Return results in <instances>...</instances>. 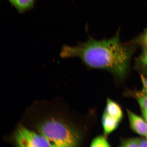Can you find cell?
<instances>
[{
	"label": "cell",
	"instance_id": "11",
	"mask_svg": "<svg viewBox=\"0 0 147 147\" xmlns=\"http://www.w3.org/2000/svg\"><path fill=\"white\" fill-rule=\"evenodd\" d=\"M140 61L143 65L147 66V47L141 56Z\"/></svg>",
	"mask_w": 147,
	"mask_h": 147
},
{
	"label": "cell",
	"instance_id": "9",
	"mask_svg": "<svg viewBox=\"0 0 147 147\" xmlns=\"http://www.w3.org/2000/svg\"><path fill=\"white\" fill-rule=\"evenodd\" d=\"M110 144L105 137L103 136H98L92 141L90 146L106 147H110Z\"/></svg>",
	"mask_w": 147,
	"mask_h": 147
},
{
	"label": "cell",
	"instance_id": "5",
	"mask_svg": "<svg viewBox=\"0 0 147 147\" xmlns=\"http://www.w3.org/2000/svg\"><path fill=\"white\" fill-rule=\"evenodd\" d=\"M120 122L118 119L104 111L102 117V122L104 134L107 135L113 133L118 127Z\"/></svg>",
	"mask_w": 147,
	"mask_h": 147
},
{
	"label": "cell",
	"instance_id": "12",
	"mask_svg": "<svg viewBox=\"0 0 147 147\" xmlns=\"http://www.w3.org/2000/svg\"><path fill=\"white\" fill-rule=\"evenodd\" d=\"M141 79L143 84V88L142 91L147 93V77L141 76Z\"/></svg>",
	"mask_w": 147,
	"mask_h": 147
},
{
	"label": "cell",
	"instance_id": "10",
	"mask_svg": "<svg viewBox=\"0 0 147 147\" xmlns=\"http://www.w3.org/2000/svg\"><path fill=\"white\" fill-rule=\"evenodd\" d=\"M139 138H131L122 139L121 141L119 146L120 147H139Z\"/></svg>",
	"mask_w": 147,
	"mask_h": 147
},
{
	"label": "cell",
	"instance_id": "1",
	"mask_svg": "<svg viewBox=\"0 0 147 147\" xmlns=\"http://www.w3.org/2000/svg\"><path fill=\"white\" fill-rule=\"evenodd\" d=\"M132 51L121 43L118 35L108 40L90 38L74 47L64 45L60 56L63 58L78 57L92 68L107 70L119 78L125 76Z\"/></svg>",
	"mask_w": 147,
	"mask_h": 147
},
{
	"label": "cell",
	"instance_id": "6",
	"mask_svg": "<svg viewBox=\"0 0 147 147\" xmlns=\"http://www.w3.org/2000/svg\"><path fill=\"white\" fill-rule=\"evenodd\" d=\"M104 111L119 121L122 120L123 115L122 108L118 104L110 98H107V100Z\"/></svg>",
	"mask_w": 147,
	"mask_h": 147
},
{
	"label": "cell",
	"instance_id": "2",
	"mask_svg": "<svg viewBox=\"0 0 147 147\" xmlns=\"http://www.w3.org/2000/svg\"><path fill=\"white\" fill-rule=\"evenodd\" d=\"M38 129L53 146L76 147L80 142V137L78 132L58 119H47L39 125Z\"/></svg>",
	"mask_w": 147,
	"mask_h": 147
},
{
	"label": "cell",
	"instance_id": "14",
	"mask_svg": "<svg viewBox=\"0 0 147 147\" xmlns=\"http://www.w3.org/2000/svg\"><path fill=\"white\" fill-rule=\"evenodd\" d=\"M142 110L143 117L147 123V110L142 109Z\"/></svg>",
	"mask_w": 147,
	"mask_h": 147
},
{
	"label": "cell",
	"instance_id": "4",
	"mask_svg": "<svg viewBox=\"0 0 147 147\" xmlns=\"http://www.w3.org/2000/svg\"><path fill=\"white\" fill-rule=\"evenodd\" d=\"M130 127L138 135L147 138V123L145 119L128 109L127 110Z\"/></svg>",
	"mask_w": 147,
	"mask_h": 147
},
{
	"label": "cell",
	"instance_id": "7",
	"mask_svg": "<svg viewBox=\"0 0 147 147\" xmlns=\"http://www.w3.org/2000/svg\"><path fill=\"white\" fill-rule=\"evenodd\" d=\"M36 0H14L11 3L20 13H23L34 7Z\"/></svg>",
	"mask_w": 147,
	"mask_h": 147
},
{
	"label": "cell",
	"instance_id": "16",
	"mask_svg": "<svg viewBox=\"0 0 147 147\" xmlns=\"http://www.w3.org/2000/svg\"><path fill=\"white\" fill-rule=\"evenodd\" d=\"M14 1V0H8V1H9V2H10V3H11L12 2Z\"/></svg>",
	"mask_w": 147,
	"mask_h": 147
},
{
	"label": "cell",
	"instance_id": "13",
	"mask_svg": "<svg viewBox=\"0 0 147 147\" xmlns=\"http://www.w3.org/2000/svg\"><path fill=\"white\" fill-rule=\"evenodd\" d=\"M139 147H147V138H139Z\"/></svg>",
	"mask_w": 147,
	"mask_h": 147
},
{
	"label": "cell",
	"instance_id": "3",
	"mask_svg": "<svg viewBox=\"0 0 147 147\" xmlns=\"http://www.w3.org/2000/svg\"><path fill=\"white\" fill-rule=\"evenodd\" d=\"M15 141L19 147H53L48 140L40 134H37L21 126L15 135Z\"/></svg>",
	"mask_w": 147,
	"mask_h": 147
},
{
	"label": "cell",
	"instance_id": "8",
	"mask_svg": "<svg viewBox=\"0 0 147 147\" xmlns=\"http://www.w3.org/2000/svg\"><path fill=\"white\" fill-rule=\"evenodd\" d=\"M132 95L136 98L142 109L147 110V93L142 91L131 92Z\"/></svg>",
	"mask_w": 147,
	"mask_h": 147
},
{
	"label": "cell",
	"instance_id": "15",
	"mask_svg": "<svg viewBox=\"0 0 147 147\" xmlns=\"http://www.w3.org/2000/svg\"><path fill=\"white\" fill-rule=\"evenodd\" d=\"M144 41L145 42V43L147 45V32L144 36Z\"/></svg>",
	"mask_w": 147,
	"mask_h": 147
}]
</instances>
